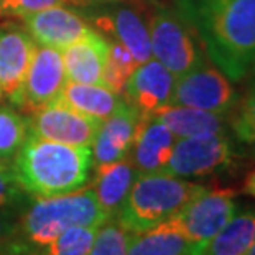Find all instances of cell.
Wrapping results in <instances>:
<instances>
[{
  "mask_svg": "<svg viewBox=\"0 0 255 255\" xmlns=\"http://www.w3.org/2000/svg\"><path fill=\"white\" fill-rule=\"evenodd\" d=\"M194 30L206 56L232 83L255 66V0H170Z\"/></svg>",
  "mask_w": 255,
  "mask_h": 255,
  "instance_id": "1",
  "label": "cell"
},
{
  "mask_svg": "<svg viewBox=\"0 0 255 255\" xmlns=\"http://www.w3.org/2000/svg\"><path fill=\"white\" fill-rule=\"evenodd\" d=\"M92 166L91 146L66 145L28 133L13 156L12 170L28 196L50 198L84 188Z\"/></svg>",
  "mask_w": 255,
  "mask_h": 255,
  "instance_id": "2",
  "label": "cell"
},
{
  "mask_svg": "<svg viewBox=\"0 0 255 255\" xmlns=\"http://www.w3.org/2000/svg\"><path fill=\"white\" fill-rule=\"evenodd\" d=\"M106 219L91 186L59 196L28 199L20 209L13 237L0 247V254L26 255L68 227L99 226Z\"/></svg>",
  "mask_w": 255,
  "mask_h": 255,
  "instance_id": "3",
  "label": "cell"
},
{
  "mask_svg": "<svg viewBox=\"0 0 255 255\" xmlns=\"http://www.w3.org/2000/svg\"><path fill=\"white\" fill-rule=\"evenodd\" d=\"M208 186L168 173H138L117 221L128 232H143L175 218Z\"/></svg>",
  "mask_w": 255,
  "mask_h": 255,
  "instance_id": "4",
  "label": "cell"
},
{
  "mask_svg": "<svg viewBox=\"0 0 255 255\" xmlns=\"http://www.w3.org/2000/svg\"><path fill=\"white\" fill-rule=\"evenodd\" d=\"M146 2L151 56L156 61L175 74V78L208 61L194 30L171 3L161 0Z\"/></svg>",
  "mask_w": 255,
  "mask_h": 255,
  "instance_id": "5",
  "label": "cell"
},
{
  "mask_svg": "<svg viewBox=\"0 0 255 255\" xmlns=\"http://www.w3.org/2000/svg\"><path fill=\"white\" fill-rule=\"evenodd\" d=\"M84 17L92 28L112 40L121 41L142 64L151 56L148 2L146 0H117L94 7H86Z\"/></svg>",
  "mask_w": 255,
  "mask_h": 255,
  "instance_id": "6",
  "label": "cell"
},
{
  "mask_svg": "<svg viewBox=\"0 0 255 255\" xmlns=\"http://www.w3.org/2000/svg\"><path fill=\"white\" fill-rule=\"evenodd\" d=\"M236 198V189L206 188L173 218L188 241L198 249L199 255L211 239L234 218Z\"/></svg>",
  "mask_w": 255,
  "mask_h": 255,
  "instance_id": "7",
  "label": "cell"
},
{
  "mask_svg": "<svg viewBox=\"0 0 255 255\" xmlns=\"http://www.w3.org/2000/svg\"><path fill=\"white\" fill-rule=\"evenodd\" d=\"M168 104L227 116L237 104V91L232 86V81L208 59L176 78Z\"/></svg>",
  "mask_w": 255,
  "mask_h": 255,
  "instance_id": "8",
  "label": "cell"
},
{
  "mask_svg": "<svg viewBox=\"0 0 255 255\" xmlns=\"http://www.w3.org/2000/svg\"><path fill=\"white\" fill-rule=\"evenodd\" d=\"M236 158L234 143L226 132L176 138L163 173L178 176H208L226 170Z\"/></svg>",
  "mask_w": 255,
  "mask_h": 255,
  "instance_id": "9",
  "label": "cell"
},
{
  "mask_svg": "<svg viewBox=\"0 0 255 255\" xmlns=\"http://www.w3.org/2000/svg\"><path fill=\"white\" fill-rule=\"evenodd\" d=\"M61 50L50 46L35 48L15 109L30 114L41 107L58 104L66 84Z\"/></svg>",
  "mask_w": 255,
  "mask_h": 255,
  "instance_id": "10",
  "label": "cell"
},
{
  "mask_svg": "<svg viewBox=\"0 0 255 255\" xmlns=\"http://www.w3.org/2000/svg\"><path fill=\"white\" fill-rule=\"evenodd\" d=\"M26 116L30 135L74 146H92L102 124L97 119L59 102L41 107Z\"/></svg>",
  "mask_w": 255,
  "mask_h": 255,
  "instance_id": "11",
  "label": "cell"
},
{
  "mask_svg": "<svg viewBox=\"0 0 255 255\" xmlns=\"http://www.w3.org/2000/svg\"><path fill=\"white\" fill-rule=\"evenodd\" d=\"M20 21L35 43L56 50H64L66 46L79 41L92 28L83 12L69 8L66 5L38 10L21 17Z\"/></svg>",
  "mask_w": 255,
  "mask_h": 255,
  "instance_id": "12",
  "label": "cell"
},
{
  "mask_svg": "<svg viewBox=\"0 0 255 255\" xmlns=\"http://www.w3.org/2000/svg\"><path fill=\"white\" fill-rule=\"evenodd\" d=\"M36 43L25 26L7 20L0 23V86L10 106L18 101Z\"/></svg>",
  "mask_w": 255,
  "mask_h": 255,
  "instance_id": "13",
  "label": "cell"
},
{
  "mask_svg": "<svg viewBox=\"0 0 255 255\" xmlns=\"http://www.w3.org/2000/svg\"><path fill=\"white\" fill-rule=\"evenodd\" d=\"M175 74L155 58L138 64L124 88V99L138 111L140 117H150L170 102Z\"/></svg>",
  "mask_w": 255,
  "mask_h": 255,
  "instance_id": "14",
  "label": "cell"
},
{
  "mask_svg": "<svg viewBox=\"0 0 255 255\" xmlns=\"http://www.w3.org/2000/svg\"><path fill=\"white\" fill-rule=\"evenodd\" d=\"M138 122V111L124 99L122 104L106 121H102L99 132L92 142L91 150L94 166L127 158L133 145Z\"/></svg>",
  "mask_w": 255,
  "mask_h": 255,
  "instance_id": "15",
  "label": "cell"
},
{
  "mask_svg": "<svg viewBox=\"0 0 255 255\" xmlns=\"http://www.w3.org/2000/svg\"><path fill=\"white\" fill-rule=\"evenodd\" d=\"M175 143L176 137L155 116L140 117L128 158L138 173H163Z\"/></svg>",
  "mask_w": 255,
  "mask_h": 255,
  "instance_id": "16",
  "label": "cell"
},
{
  "mask_svg": "<svg viewBox=\"0 0 255 255\" xmlns=\"http://www.w3.org/2000/svg\"><path fill=\"white\" fill-rule=\"evenodd\" d=\"M107 46L109 38L91 28L79 41L64 48L61 56L66 78L83 84H104Z\"/></svg>",
  "mask_w": 255,
  "mask_h": 255,
  "instance_id": "17",
  "label": "cell"
},
{
  "mask_svg": "<svg viewBox=\"0 0 255 255\" xmlns=\"http://www.w3.org/2000/svg\"><path fill=\"white\" fill-rule=\"evenodd\" d=\"M137 176L138 171L128 156L114 163L96 166L94 181L91 188L94 189L97 203L107 219L117 218Z\"/></svg>",
  "mask_w": 255,
  "mask_h": 255,
  "instance_id": "18",
  "label": "cell"
},
{
  "mask_svg": "<svg viewBox=\"0 0 255 255\" xmlns=\"http://www.w3.org/2000/svg\"><path fill=\"white\" fill-rule=\"evenodd\" d=\"M126 255H199V252L171 218L151 229L130 234Z\"/></svg>",
  "mask_w": 255,
  "mask_h": 255,
  "instance_id": "19",
  "label": "cell"
},
{
  "mask_svg": "<svg viewBox=\"0 0 255 255\" xmlns=\"http://www.w3.org/2000/svg\"><path fill=\"white\" fill-rule=\"evenodd\" d=\"M153 116L163 122L176 138L226 132L227 124V119H224L226 116H222V114H214L176 104H165Z\"/></svg>",
  "mask_w": 255,
  "mask_h": 255,
  "instance_id": "20",
  "label": "cell"
},
{
  "mask_svg": "<svg viewBox=\"0 0 255 255\" xmlns=\"http://www.w3.org/2000/svg\"><path fill=\"white\" fill-rule=\"evenodd\" d=\"M124 102L121 92L112 91L104 84H83L66 81L59 104H64L81 114L106 121L111 114Z\"/></svg>",
  "mask_w": 255,
  "mask_h": 255,
  "instance_id": "21",
  "label": "cell"
},
{
  "mask_svg": "<svg viewBox=\"0 0 255 255\" xmlns=\"http://www.w3.org/2000/svg\"><path fill=\"white\" fill-rule=\"evenodd\" d=\"M255 246V209L234 214L201 255H247Z\"/></svg>",
  "mask_w": 255,
  "mask_h": 255,
  "instance_id": "22",
  "label": "cell"
},
{
  "mask_svg": "<svg viewBox=\"0 0 255 255\" xmlns=\"http://www.w3.org/2000/svg\"><path fill=\"white\" fill-rule=\"evenodd\" d=\"M101 226V224H99ZM99 226H73L45 246L33 249L26 255H88L94 246Z\"/></svg>",
  "mask_w": 255,
  "mask_h": 255,
  "instance_id": "23",
  "label": "cell"
},
{
  "mask_svg": "<svg viewBox=\"0 0 255 255\" xmlns=\"http://www.w3.org/2000/svg\"><path fill=\"white\" fill-rule=\"evenodd\" d=\"M26 137V117L13 106H0V161L12 160Z\"/></svg>",
  "mask_w": 255,
  "mask_h": 255,
  "instance_id": "24",
  "label": "cell"
},
{
  "mask_svg": "<svg viewBox=\"0 0 255 255\" xmlns=\"http://www.w3.org/2000/svg\"><path fill=\"white\" fill-rule=\"evenodd\" d=\"M138 63L135 61L126 46L121 41L109 38V46H107V59L104 68V84L112 91L121 92L126 88L127 81L133 71L137 69Z\"/></svg>",
  "mask_w": 255,
  "mask_h": 255,
  "instance_id": "25",
  "label": "cell"
},
{
  "mask_svg": "<svg viewBox=\"0 0 255 255\" xmlns=\"http://www.w3.org/2000/svg\"><path fill=\"white\" fill-rule=\"evenodd\" d=\"M130 234L132 232H128L117 218L106 219L97 227L96 241L91 252L97 255H126Z\"/></svg>",
  "mask_w": 255,
  "mask_h": 255,
  "instance_id": "26",
  "label": "cell"
},
{
  "mask_svg": "<svg viewBox=\"0 0 255 255\" xmlns=\"http://www.w3.org/2000/svg\"><path fill=\"white\" fill-rule=\"evenodd\" d=\"M231 119V128L241 142L255 145V84L251 91L237 102Z\"/></svg>",
  "mask_w": 255,
  "mask_h": 255,
  "instance_id": "27",
  "label": "cell"
},
{
  "mask_svg": "<svg viewBox=\"0 0 255 255\" xmlns=\"http://www.w3.org/2000/svg\"><path fill=\"white\" fill-rule=\"evenodd\" d=\"M74 0H0V20H20L38 10L55 5H73Z\"/></svg>",
  "mask_w": 255,
  "mask_h": 255,
  "instance_id": "28",
  "label": "cell"
},
{
  "mask_svg": "<svg viewBox=\"0 0 255 255\" xmlns=\"http://www.w3.org/2000/svg\"><path fill=\"white\" fill-rule=\"evenodd\" d=\"M30 196L20 186L12 165L0 161V206H17L21 208Z\"/></svg>",
  "mask_w": 255,
  "mask_h": 255,
  "instance_id": "29",
  "label": "cell"
},
{
  "mask_svg": "<svg viewBox=\"0 0 255 255\" xmlns=\"http://www.w3.org/2000/svg\"><path fill=\"white\" fill-rule=\"evenodd\" d=\"M21 208H17V206H0V247L13 237Z\"/></svg>",
  "mask_w": 255,
  "mask_h": 255,
  "instance_id": "30",
  "label": "cell"
},
{
  "mask_svg": "<svg viewBox=\"0 0 255 255\" xmlns=\"http://www.w3.org/2000/svg\"><path fill=\"white\" fill-rule=\"evenodd\" d=\"M242 191L246 193V194H249V196L255 198V170H252V171L247 175L246 181H244Z\"/></svg>",
  "mask_w": 255,
  "mask_h": 255,
  "instance_id": "31",
  "label": "cell"
},
{
  "mask_svg": "<svg viewBox=\"0 0 255 255\" xmlns=\"http://www.w3.org/2000/svg\"><path fill=\"white\" fill-rule=\"evenodd\" d=\"M107 2H117V0H76L74 7H94V5L107 3Z\"/></svg>",
  "mask_w": 255,
  "mask_h": 255,
  "instance_id": "32",
  "label": "cell"
},
{
  "mask_svg": "<svg viewBox=\"0 0 255 255\" xmlns=\"http://www.w3.org/2000/svg\"><path fill=\"white\" fill-rule=\"evenodd\" d=\"M247 255H255V246H254V247L251 249V251L247 252Z\"/></svg>",
  "mask_w": 255,
  "mask_h": 255,
  "instance_id": "33",
  "label": "cell"
},
{
  "mask_svg": "<svg viewBox=\"0 0 255 255\" xmlns=\"http://www.w3.org/2000/svg\"><path fill=\"white\" fill-rule=\"evenodd\" d=\"M252 76H254V84H255V66H254V69H252Z\"/></svg>",
  "mask_w": 255,
  "mask_h": 255,
  "instance_id": "34",
  "label": "cell"
},
{
  "mask_svg": "<svg viewBox=\"0 0 255 255\" xmlns=\"http://www.w3.org/2000/svg\"><path fill=\"white\" fill-rule=\"evenodd\" d=\"M0 97H2V86H0Z\"/></svg>",
  "mask_w": 255,
  "mask_h": 255,
  "instance_id": "35",
  "label": "cell"
},
{
  "mask_svg": "<svg viewBox=\"0 0 255 255\" xmlns=\"http://www.w3.org/2000/svg\"><path fill=\"white\" fill-rule=\"evenodd\" d=\"M88 255H97V254H92V252H91V254H88Z\"/></svg>",
  "mask_w": 255,
  "mask_h": 255,
  "instance_id": "36",
  "label": "cell"
},
{
  "mask_svg": "<svg viewBox=\"0 0 255 255\" xmlns=\"http://www.w3.org/2000/svg\"><path fill=\"white\" fill-rule=\"evenodd\" d=\"M74 3H76V0H74V2H73V5H74Z\"/></svg>",
  "mask_w": 255,
  "mask_h": 255,
  "instance_id": "37",
  "label": "cell"
}]
</instances>
